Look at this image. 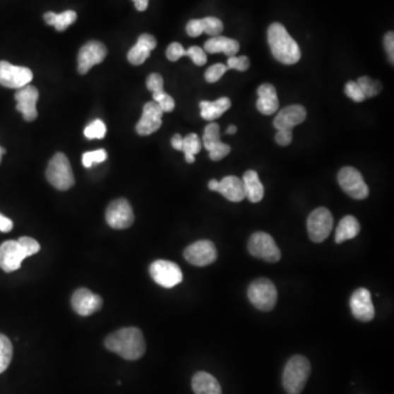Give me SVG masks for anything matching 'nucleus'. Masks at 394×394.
Returning <instances> with one entry per match:
<instances>
[{
  "label": "nucleus",
  "instance_id": "1",
  "mask_svg": "<svg viewBox=\"0 0 394 394\" xmlns=\"http://www.w3.org/2000/svg\"><path fill=\"white\" fill-rule=\"evenodd\" d=\"M105 347L126 360H137L146 352L143 332L137 328H124L105 338Z\"/></svg>",
  "mask_w": 394,
  "mask_h": 394
},
{
  "label": "nucleus",
  "instance_id": "2",
  "mask_svg": "<svg viewBox=\"0 0 394 394\" xmlns=\"http://www.w3.org/2000/svg\"><path fill=\"white\" fill-rule=\"evenodd\" d=\"M41 246L30 237H21L18 241L9 240L0 246V268L5 272H15L21 268L28 256H35Z\"/></svg>",
  "mask_w": 394,
  "mask_h": 394
},
{
  "label": "nucleus",
  "instance_id": "3",
  "mask_svg": "<svg viewBox=\"0 0 394 394\" xmlns=\"http://www.w3.org/2000/svg\"><path fill=\"white\" fill-rule=\"evenodd\" d=\"M268 39L273 56L275 57L276 61L285 65H294L300 61L302 52L299 45L290 37L284 25L278 22L270 25Z\"/></svg>",
  "mask_w": 394,
  "mask_h": 394
},
{
  "label": "nucleus",
  "instance_id": "4",
  "mask_svg": "<svg viewBox=\"0 0 394 394\" xmlns=\"http://www.w3.org/2000/svg\"><path fill=\"white\" fill-rule=\"evenodd\" d=\"M311 374L309 360L304 356H294L288 360L282 372V386L288 394H300Z\"/></svg>",
  "mask_w": 394,
  "mask_h": 394
},
{
  "label": "nucleus",
  "instance_id": "5",
  "mask_svg": "<svg viewBox=\"0 0 394 394\" xmlns=\"http://www.w3.org/2000/svg\"><path fill=\"white\" fill-rule=\"evenodd\" d=\"M47 178L54 188L67 191L75 184L71 162L64 153H59L51 159L47 170Z\"/></svg>",
  "mask_w": 394,
  "mask_h": 394
},
{
  "label": "nucleus",
  "instance_id": "6",
  "mask_svg": "<svg viewBox=\"0 0 394 394\" xmlns=\"http://www.w3.org/2000/svg\"><path fill=\"white\" fill-rule=\"evenodd\" d=\"M248 297L256 309L270 311L277 302V289L268 278H258L249 286Z\"/></svg>",
  "mask_w": 394,
  "mask_h": 394
},
{
  "label": "nucleus",
  "instance_id": "7",
  "mask_svg": "<svg viewBox=\"0 0 394 394\" xmlns=\"http://www.w3.org/2000/svg\"><path fill=\"white\" fill-rule=\"evenodd\" d=\"M249 252L254 258L266 262L276 263L280 260V250L272 236L266 232H256L249 240Z\"/></svg>",
  "mask_w": 394,
  "mask_h": 394
},
{
  "label": "nucleus",
  "instance_id": "8",
  "mask_svg": "<svg viewBox=\"0 0 394 394\" xmlns=\"http://www.w3.org/2000/svg\"><path fill=\"white\" fill-rule=\"evenodd\" d=\"M308 234L316 244H320L328 238L333 228V216L326 207H319L308 217L306 222Z\"/></svg>",
  "mask_w": 394,
  "mask_h": 394
},
{
  "label": "nucleus",
  "instance_id": "9",
  "mask_svg": "<svg viewBox=\"0 0 394 394\" xmlns=\"http://www.w3.org/2000/svg\"><path fill=\"white\" fill-rule=\"evenodd\" d=\"M338 179L342 190L354 200H365L369 194V189L364 181L363 175L353 167L341 169Z\"/></svg>",
  "mask_w": 394,
  "mask_h": 394
},
{
  "label": "nucleus",
  "instance_id": "10",
  "mask_svg": "<svg viewBox=\"0 0 394 394\" xmlns=\"http://www.w3.org/2000/svg\"><path fill=\"white\" fill-rule=\"evenodd\" d=\"M153 280L165 288H172L183 280L181 268L171 261H155L149 268Z\"/></svg>",
  "mask_w": 394,
  "mask_h": 394
},
{
  "label": "nucleus",
  "instance_id": "11",
  "mask_svg": "<svg viewBox=\"0 0 394 394\" xmlns=\"http://www.w3.org/2000/svg\"><path fill=\"white\" fill-rule=\"evenodd\" d=\"M33 79L31 69L0 61V85L10 89H20L30 85Z\"/></svg>",
  "mask_w": 394,
  "mask_h": 394
},
{
  "label": "nucleus",
  "instance_id": "12",
  "mask_svg": "<svg viewBox=\"0 0 394 394\" xmlns=\"http://www.w3.org/2000/svg\"><path fill=\"white\" fill-rule=\"evenodd\" d=\"M105 219L111 228L126 229L134 224V212L129 201L119 198L113 201L107 207Z\"/></svg>",
  "mask_w": 394,
  "mask_h": 394
},
{
  "label": "nucleus",
  "instance_id": "13",
  "mask_svg": "<svg viewBox=\"0 0 394 394\" xmlns=\"http://www.w3.org/2000/svg\"><path fill=\"white\" fill-rule=\"evenodd\" d=\"M184 258L192 265H210L217 260L216 246L210 240L197 241L185 249Z\"/></svg>",
  "mask_w": 394,
  "mask_h": 394
},
{
  "label": "nucleus",
  "instance_id": "14",
  "mask_svg": "<svg viewBox=\"0 0 394 394\" xmlns=\"http://www.w3.org/2000/svg\"><path fill=\"white\" fill-rule=\"evenodd\" d=\"M107 55L105 44L99 41H90L85 43L78 54V71L85 75L93 66L102 63Z\"/></svg>",
  "mask_w": 394,
  "mask_h": 394
},
{
  "label": "nucleus",
  "instance_id": "15",
  "mask_svg": "<svg viewBox=\"0 0 394 394\" xmlns=\"http://www.w3.org/2000/svg\"><path fill=\"white\" fill-rule=\"evenodd\" d=\"M17 109L27 122H33L37 117V103L39 91L35 85H27L18 89L15 95Z\"/></svg>",
  "mask_w": 394,
  "mask_h": 394
},
{
  "label": "nucleus",
  "instance_id": "16",
  "mask_svg": "<svg viewBox=\"0 0 394 394\" xmlns=\"http://www.w3.org/2000/svg\"><path fill=\"white\" fill-rule=\"evenodd\" d=\"M353 316L359 321L369 322L375 318V306L372 304L371 294L366 288H358L350 300Z\"/></svg>",
  "mask_w": 394,
  "mask_h": 394
},
{
  "label": "nucleus",
  "instance_id": "17",
  "mask_svg": "<svg viewBox=\"0 0 394 394\" xmlns=\"http://www.w3.org/2000/svg\"><path fill=\"white\" fill-rule=\"evenodd\" d=\"M163 111L159 107L158 103L155 101L147 102L143 111L141 119L136 125L137 134L141 136H148V135L156 133L161 125H162Z\"/></svg>",
  "mask_w": 394,
  "mask_h": 394
},
{
  "label": "nucleus",
  "instance_id": "18",
  "mask_svg": "<svg viewBox=\"0 0 394 394\" xmlns=\"http://www.w3.org/2000/svg\"><path fill=\"white\" fill-rule=\"evenodd\" d=\"M102 298L99 294H93L87 288H79L76 290L71 298V304L76 314L79 316H88L99 311L102 308Z\"/></svg>",
  "mask_w": 394,
  "mask_h": 394
},
{
  "label": "nucleus",
  "instance_id": "19",
  "mask_svg": "<svg viewBox=\"0 0 394 394\" xmlns=\"http://www.w3.org/2000/svg\"><path fill=\"white\" fill-rule=\"evenodd\" d=\"M306 117V111L302 105H294L280 109L274 119L276 129H292L302 124Z\"/></svg>",
  "mask_w": 394,
  "mask_h": 394
},
{
  "label": "nucleus",
  "instance_id": "20",
  "mask_svg": "<svg viewBox=\"0 0 394 394\" xmlns=\"http://www.w3.org/2000/svg\"><path fill=\"white\" fill-rule=\"evenodd\" d=\"M156 47L157 40L153 35L144 33L137 40L136 45L129 49L127 59L131 65H141L150 56V52L156 49Z\"/></svg>",
  "mask_w": 394,
  "mask_h": 394
},
{
  "label": "nucleus",
  "instance_id": "21",
  "mask_svg": "<svg viewBox=\"0 0 394 394\" xmlns=\"http://www.w3.org/2000/svg\"><path fill=\"white\" fill-rule=\"evenodd\" d=\"M258 95L256 107L258 111L264 115L274 114L280 107L275 87L270 83H263L258 87Z\"/></svg>",
  "mask_w": 394,
  "mask_h": 394
},
{
  "label": "nucleus",
  "instance_id": "22",
  "mask_svg": "<svg viewBox=\"0 0 394 394\" xmlns=\"http://www.w3.org/2000/svg\"><path fill=\"white\" fill-rule=\"evenodd\" d=\"M216 192L220 193L230 202L239 203L246 198L244 182L234 175L225 177L218 184Z\"/></svg>",
  "mask_w": 394,
  "mask_h": 394
},
{
  "label": "nucleus",
  "instance_id": "23",
  "mask_svg": "<svg viewBox=\"0 0 394 394\" xmlns=\"http://www.w3.org/2000/svg\"><path fill=\"white\" fill-rule=\"evenodd\" d=\"M204 49L207 53L216 54L224 53L228 57L234 56L240 49V44L236 40L229 39L226 37H213L206 41Z\"/></svg>",
  "mask_w": 394,
  "mask_h": 394
},
{
  "label": "nucleus",
  "instance_id": "24",
  "mask_svg": "<svg viewBox=\"0 0 394 394\" xmlns=\"http://www.w3.org/2000/svg\"><path fill=\"white\" fill-rule=\"evenodd\" d=\"M192 388L195 394H222L218 380L208 372H196L192 379Z\"/></svg>",
  "mask_w": 394,
  "mask_h": 394
},
{
  "label": "nucleus",
  "instance_id": "25",
  "mask_svg": "<svg viewBox=\"0 0 394 394\" xmlns=\"http://www.w3.org/2000/svg\"><path fill=\"white\" fill-rule=\"evenodd\" d=\"M232 107V101L227 97H220L218 100L202 101L200 103L201 117L206 121H215L222 117L226 111H228Z\"/></svg>",
  "mask_w": 394,
  "mask_h": 394
},
{
  "label": "nucleus",
  "instance_id": "26",
  "mask_svg": "<svg viewBox=\"0 0 394 394\" xmlns=\"http://www.w3.org/2000/svg\"><path fill=\"white\" fill-rule=\"evenodd\" d=\"M244 186L246 197L250 202L258 203L264 196V186L261 183L258 173L253 170L246 171L244 174Z\"/></svg>",
  "mask_w": 394,
  "mask_h": 394
},
{
  "label": "nucleus",
  "instance_id": "27",
  "mask_svg": "<svg viewBox=\"0 0 394 394\" xmlns=\"http://www.w3.org/2000/svg\"><path fill=\"white\" fill-rule=\"evenodd\" d=\"M360 232V225L354 216H345L342 219L335 232L336 244H343L344 241L355 238Z\"/></svg>",
  "mask_w": 394,
  "mask_h": 394
},
{
  "label": "nucleus",
  "instance_id": "28",
  "mask_svg": "<svg viewBox=\"0 0 394 394\" xmlns=\"http://www.w3.org/2000/svg\"><path fill=\"white\" fill-rule=\"evenodd\" d=\"M44 20L47 25H53L59 32L65 31L69 25H73L77 20V13L73 10H67L61 13H47L44 15Z\"/></svg>",
  "mask_w": 394,
  "mask_h": 394
},
{
  "label": "nucleus",
  "instance_id": "29",
  "mask_svg": "<svg viewBox=\"0 0 394 394\" xmlns=\"http://www.w3.org/2000/svg\"><path fill=\"white\" fill-rule=\"evenodd\" d=\"M202 149V141L196 134H189L183 138L182 150L185 155V160L188 163H193L195 161V155L200 153Z\"/></svg>",
  "mask_w": 394,
  "mask_h": 394
},
{
  "label": "nucleus",
  "instance_id": "30",
  "mask_svg": "<svg viewBox=\"0 0 394 394\" xmlns=\"http://www.w3.org/2000/svg\"><path fill=\"white\" fill-rule=\"evenodd\" d=\"M13 347L9 338L0 334V374L9 367L13 359Z\"/></svg>",
  "mask_w": 394,
  "mask_h": 394
},
{
  "label": "nucleus",
  "instance_id": "31",
  "mask_svg": "<svg viewBox=\"0 0 394 394\" xmlns=\"http://www.w3.org/2000/svg\"><path fill=\"white\" fill-rule=\"evenodd\" d=\"M220 127L217 123L212 122L205 127L203 144L207 150L210 151L217 144L220 143Z\"/></svg>",
  "mask_w": 394,
  "mask_h": 394
},
{
  "label": "nucleus",
  "instance_id": "32",
  "mask_svg": "<svg viewBox=\"0 0 394 394\" xmlns=\"http://www.w3.org/2000/svg\"><path fill=\"white\" fill-rule=\"evenodd\" d=\"M201 25H202L203 33L212 35V37H217L224 31V23L218 18H204V19H201Z\"/></svg>",
  "mask_w": 394,
  "mask_h": 394
},
{
  "label": "nucleus",
  "instance_id": "33",
  "mask_svg": "<svg viewBox=\"0 0 394 394\" xmlns=\"http://www.w3.org/2000/svg\"><path fill=\"white\" fill-rule=\"evenodd\" d=\"M357 83L366 97H376L382 89V85L380 81L372 80L369 77H360L357 80Z\"/></svg>",
  "mask_w": 394,
  "mask_h": 394
},
{
  "label": "nucleus",
  "instance_id": "34",
  "mask_svg": "<svg viewBox=\"0 0 394 394\" xmlns=\"http://www.w3.org/2000/svg\"><path fill=\"white\" fill-rule=\"evenodd\" d=\"M83 134L88 139H102L107 135V126L101 119H95L85 127Z\"/></svg>",
  "mask_w": 394,
  "mask_h": 394
},
{
  "label": "nucleus",
  "instance_id": "35",
  "mask_svg": "<svg viewBox=\"0 0 394 394\" xmlns=\"http://www.w3.org/2000/svg\"><path fill=\"white\" fill-rule=\"evenodd\" d=\"M107 153L105 149L89 151L83 155V165L85 168H91L95 163H101L107 160Z\"/></svg>",
  "mask_w": 394,
  "mask_h": 394
},
{
  "label": "nucleus",
  "instance_id": "36",
  "mask_svg": "<svg viewBox=\"0 0 394 394\" xmlns=\"http://www.w3.org/2000/svg\"><path fill=\"white\" fill-rule=\"evenodd\" d=\"M153 101L158 103L159 107L162 109L163 113L172 112L175 107V102L173 97L165 92V90L159 91V92L153 93Z\"/></svg>",
  "mask_w": 394,
  "mask_h": 394
},
{
  "label": "nucleus",
  "instance_id": "37",
  "mask_svg": "<svg viewBox=\"0 0 394 394\" xmlns=\"http://www.w3.org/2000/svg\"><path fill=\"white\" fill-rule=\"evenodd\" d=\"M228 69V67L224 64H215L207 69L206 73H205V79H206L207 83H217Z\"/></svg>",
  "mask_w": 394,
  "mask_h": 394
},
{
  "label": "nucleus",
  "instance_id": "38",
  "mask_svg": "<svg viewBox=\"0 0 394 394\" xmlns=\"http://www.w3.org/2000/svg\"><path fill=\"white\" fill-rule=\"evenodd\" d=\"M345 95H347L350 99H352V100L357 103L364 102L366 99L365 95H364L359 85H358V83H355V81H348V83H346Z\"/></svg>",
  "mask_w": 394,
  "mask_h": 394
},
{
  "label": "nucleus",
  "instance_id": "39",
  "mask_svg": "<svg viewBox=\"0 0 394 394\" xmlns=\"http://www.w3.org/2000/svg\"><path fill=\"white\" fill-rule=\"evenodd\" d=\"M185 56L190 57L197 66H204L207 63L206 53L198 47H191L190 49H185Z\"/></svg>",
  "mask_w": 394,
  "mask_h": 394
},
{
  "label": "nucleus",
  "instance_id": "40",
  "mask_svg": "<svg viewBox=\"0 0 394 394\" xmlns=\"http://www.w3.org/2000/svg\"><path fill=\"white\" fill-rule=\"evenodd\" d=\"M227 67L230 69H237L239 71H246L250 67V59L246 56L229 57Z\"/></svg>",
  "mask_w": 394,
  "mask_h": 394
},
{
  "label": "nucleus",
  "instance_id": "41",
  "mask_svg": "<svg viewBox=\"0 0 394 394\" xmlns=\"http://www.w3.org/2000/svg\"><path fill=\"white\" fill-rule=\"evenodd\" d=\"M230 146L229 145L225 144V143H219L217 144L212 150L210 151V157L213 161H219L224 159L225 157L228 156L229 153H230Z\"/></svg>",
  "mask_w": 394,
  "mask_h": 394
},
{
  "label": "nucleus",
  "instance_id": "42",
  "mask_svg": "<svg viewBox=\"0 0 394 394\" xmlns=\"http://www.w3.org/2000/svg\"><path fill=\"white\" fill-rule=\"evenodd\" d=\"M167 59L171 61H177L181 59V57L185 56V49L184 47L181 45L180 43H177V42H173L169 45L168 49H167Z\"/></svg>",
  "mask_w": 394,
  "mask_h": 394
},
{
  "label": "nucleus",
  "instance_id": "43",
  "mask_svg": "<svg viewBox=\"0 0 394 394\" xmlns=\"http://www.w3.org/2000/svg\"><path fill=\"white\" fill-rule=\"evenodd\" d=\"M147 88L151 92H159L163 90V79L159 73H151L146 81Z\"/></svg>",
  "mask_w": 394,
  "mask_h": 394
},
{
  "label": "nucleus",
  "instance_id": "44",
  "mask_svg": "<svg viewBox=\"0 0 394 394\" xmlns=\"http://www.w3.org/2000/svg\"><path fill=\"white\" fill-rule=\"evenodd\" d=\"M275 141L280 146H288V145H290L292 141V129H278Z\"/></svg>",
  "mask_w": 394,
  "mask_h": 394
},
{
  "label": "nucleus",
  "instance_id": "45",
  "mask_svg": "<svg viewBox=\"0 0 394 394\" xmlns=\"http://www.w3.org/2000/svg\"><path fill=\"white\" fill-rule=\"evenodd\" d=\"M186 32L192 37H200L201 35H203L201 19H193L189 21L188 25H186Z\"/></svg>",
  "mask_w": 394,
  "mask_h": 394
},
{
  "label": "nucleus",
  "instance_id": "46",
  "mask_svg": "<svg viewBox=\"0 0 394 394\" xmlns=\"http://www.w3.org/2000/svg\"><path fill=\"white\" fill-rule=\"evenodd\" d=\"M385 47L387 51L390 61L393 64L394 59V35L393 32H388L385 37Z\"/></svg>",
  "mask_w": 394,
  "mask_h": 394
},
{
  "label": "nucleus",
  "instance_id": "47",
  "mask_svg": "<svg viewBox=\"0 0 394 394\" xmlns=\"http://www.w3.org/2000/svg\"><path fill=\"white\" fill-rule=\"evenodd\" d=\"M13 220L8 218V217L4 216L3 214H0V232H11V230H13Z\"/></svg>",
  "mask_w": 394,
  "mask_h": 394
},
{
  "label": "nucleus",
  "instance_id": "48",
  "mask_svg": "<svg viewBox=\"0 0 394 394\" xmlns=\"http://www.w3.org/2000/svg\"><path fill=\"white\" fill-rule=\"evenodd\" d=\"M171 145L175 150H182L183 137L180 134H175L171 139Z\"/></svg>",
  "mask_w": 394,
  "mask_h": 394
},
{
  "label": "nucleus",
  "instance_id": "49",
  "mask_svg": "<svg viewBox=\"0 0 394 394\" xmlns=\"http://www.w3.org/2000/svg\"><path fill=\"white\" fill-rule=\"evenodd\" d=\"M138 11H145L148 7L149 0H133Z\"/></svg>",
  "mask_w": 394,
  "mask_h": 394
},
{
  "label": "nucleus",
  "instance_id": "50",
  "mask_svg": "<svg viewBox=\"0 0 394 394\" xmlns=\"http://www.w3.org/2000/svg\"><path fill=\"white\" fill-rule=\"evenodd\" d=\"M218 181L210 180V183H208V189H210V191H214V192H216L217 189H218Z\"/></svg>",
  "mask_w": 394,
  "mask_h": 394
},
{
  "label": "nucleus",
  "instance_id": "51",
  "mask_svg": "<svg viewBox=\"0 0 394 394\" xmlns=\"http://www.w3.org/2000/svg\"><path fill=\"white\" fill-rule=\"evenodd\" d=\"M226 133L228 135L236 134L237 126H234V125H230V126H229L228 129H227Z\"/></svg>",
  "mask_w": 394,
  "mask_h": 394
},
{
  "label": "nucleus",
  "instance_id": "52",
  "mask_svg": "<svg viewBox=\"0 0 394 394\" xmlns=\"http://www.w3.org/2000/svg\"><path fill=\"white\" fill-rule=\"evenodd\" d=\"M6 153V149L3 147H0V162H1V158H3L4 155Z\"/></svg>",
  "mask_w": 394,
  "mask_h": 394
}]
</instances>
